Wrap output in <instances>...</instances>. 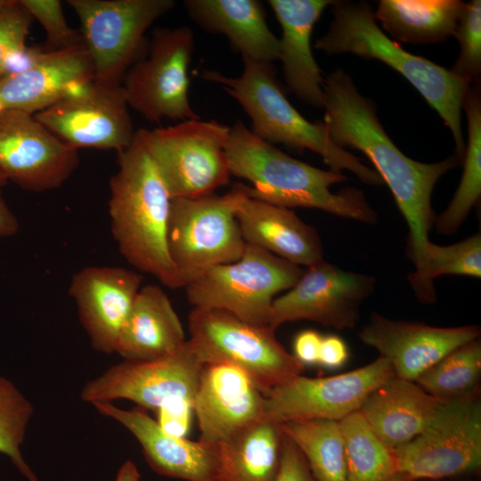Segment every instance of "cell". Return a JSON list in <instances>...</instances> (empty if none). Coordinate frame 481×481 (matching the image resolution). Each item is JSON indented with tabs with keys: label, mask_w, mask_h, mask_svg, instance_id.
I'll return each instance as SVG.
<instances>
[{
	"label": "cell",
	"mask_w": 481,
	"mask_h": 481,
	"mask_svg": "<svg viewBox=\"0 0 481 481\" xmlns=\"http://www.w3.org/2000/svg\"><path fill=\"white\" fill-rule=\"evenodd\" d=\"M331 0H269L281 28L279 59L288 89L306 104L323 108V80L311 45L314 24Z\"/></svg>",
	"instance_id": "cb8c5ba5"
},
{
	"label": "cell",
	"mask_w": 481,
	"mask_h": 481,
	"mask_svg": "<svg viewBox=\"0 0 481 481\" xmlns=\"http://www.w3.org/2000/svg\"><path fill=\"white\" fill-rule=\"evenodd\" d=\"M322 124L340 148L362 151L389 187L409 229L407 255L415 266L408 276L415 292L425 288L428 234L435 213L431 196L437 181L456 167V153L435 163H422L404 154L383 128L374 102L363 96L351 76L337 69L324 77Z\"/></svg>",
	"instance_id": "6da1fadb"
},
{
	"label": "cell",
	"mask_w": 481,
	"mask_h": 481,
	"mask_svg": "<svg viewBox=\"0 0 481 481\" xmlns=\"http://www.w3.org/2000/svg\"><path fill=\"white\" fill-rule=\"evenodd\" d=\"M193 412L200 440L216 445L265 419V395L239 368L206 363L201 369Z\"/></svg>",
	"instance_id": "d6986e66"
},
{
	"label": "cell",
	"mask_w": 481,
	"mask_h": 481,
	"mask_svg": "<svg viewBox=\"0 0 481 481\" xmlns=\"http://www.w3.org/2000/svg\"><path fill=\"white\" fill-rule=\"evenodd\" d=\"M188 330L205 364L224 363L239 368L265 395L305 370L268 325L250 323L219 309L193 307Z\"/></svg>",
	"instance_id": "8992f818"
},
{
	"label": "cell",
	"mask_w": 481,
	"mask_h": 481,
	"mask_svg": "<svg viewBox=\"0 0 481 481\" xmlns=\"http://www.w3.org/2000/svg\"><path fill=\"white\" fill-rule=\"evenodd\" d=\"M237 190L172 199L167 244L183 288L208 270L238 260L246 242L236 215Z\"/></svg>",
	"instance_id": "ba28073f"
},
{
	"label": "cell",
	"mask_w": 481,
	"mask_h": 481,
	"mask_svg": "<svg viewBox=\"0 0 481 481\" xmlns=\"http://www.w3.org/2000/svg\"><path fill=\"white\" fill-rule=\"evenodd\" d=\"M225 154L231 175L249 181L250 197L286 208L319 209L365 224H375L376 211L364 192L346 187L332 192L346 177L311 166L256 136L241 121L230 127Z\"/></svg>",
	"instance_id": "3957f363"
},
{
	"label": "cell",
	"mask_w": 481,
	"mask_h": 481,
	"mask_svg": "<svg viewBox=\"0 0 481 481\" xmlns=\"http://www.w3.org/2000/svg\"><path fill=\"white\" fill-rule=\"evenodd\" d=\"M425 285L436 298L434 280L441 275H465L481 277V233L447 246L432 241L427 248Z\"/></svg>",
	"instance_id": "e575fe53"
},
{
	"label": "cell",
	"mask_w": 481,
	"mask_h": 481,
	"mask_svg": "<svg viewBox=\"0 0 481 481\" xmlns=\"http://www.w3.org/2000/svg\"><path fill=\"white\" fill-rule=\"evenodd\" d=\"M481 375L479 338L454 349L414 381L428 394L449 400L477 390Z\"/></svg>",
	"instance_id": "d6a6232c"
},
{
	"label": "cell",
	"mask_w": 481,
	"mask_h": 481,
	"mask_svg": "<svg viewBox=\"0 0 481 481\" xmlns=\"http://www.w3.org/2000/svg\"><path fill=\"white\" fill-rule=\"evenodd\" d=\"M322 338V336L314 330L298 332L293 341L292 355L304 366L318 364Z\"/></svg>",
	"instance_id": "ab89813d"
},
{
	"label": "cell",
	"mask_w": 481,
	"mask_h": 481,
	"mask_svg": "<svg viewBox=\"0 0 481 481\" xmlns=\"http://www.w3.org/2000/svg\"><path fill=\"white\" fill-rule=\"evenodd\" d=\"M187 341L167 293L155 284L140 289L120 331L116 353L125 361H148L170 355Z\"/></svg>",
	"instance_id": "4316f807"
},
{
	"label": "cell",
	"mask_w": 481,
	"mask_h": 481,
	"mask_svg": "<svg viewBox=\"0 0 481 481\" xmlns=\"http://www.w3.org/2000/svg\"><path fill=\"white\" fill-rule=\"evenodd\" d=\"M343 437L346 481H387L397 474L393 449L371 430L357 411L338 421Z\"/></svg>",
	"instance_id": "1f68e13d"
},
{
	"label": "cell",
	"mask_w": 481,
	"mask_h": 481,
	"mask_svg": "<svg viewBox=\"0 0 481 481\" xmlns=\"http://www.w3.org/2000/svg\"><path fill=\"white\" fill-rule=\"evenodd\" d=\"M194 35L187 26L155 29L147 54L121 82L128 106L151 122L200 119L189 100Z\"/></svg>",
	"instance_id": "7c38bea8"
},
{
	"label": "cell",
	"mask_w": 481,
	"mask_h": 481,
	"mask_svg": "<svg viewBox=\"0 0 481 481\" xmlns=\"http://www.w3.org/2000/svg\"><path fill=\"white\" fill-rule=\"evenodd\" d=\"M462 110L468 121V143L463 156L460 184L447 208L435 218L434 225L442 235L456 232L481 195V98L479 88L467 91Z\"/></svg>",
	"instance_id": "f546056e"
},
{
	"label": "cell",
	"mask_w": 481,
	"mask_h": 481,
	"mask_svg": "<svg viewBox=\"0 0 481 481\" xmlns=\"http://www.w3.org/2000/svg\"><path fill=\"white\" fill-rule=\"evenodd\" d=\"M5 109H4V106L3 104V102H2V99H1V94H0V112L4 111Z\"/></svg>",
	"instance_id": "7dc6e473"
},
{
	"label": "cell",
	"mask_w": 481,
	"mask_h": 481,
	"mask_svg": "<svg viewBox=\"0 0 481 481\" xmlns=\"http://www.w3.org/2000/svg\"><path fill=\"white\" fill-rule=\"evenodd\" d=\"M33 413L32 404L10 379L0 376V453L7 456L29 481L37 478L25 461L20 446Z\"/></svg>",
	"instance_id": "836d02e7"
},
{
	"label": "cell",
	"mask_w": 481,
	"mask_h": 481,
	"mask_svg": "<svg viewBox=\"0 0 481 481\" xmlns=\"http://www.w3.org/2000/svg\"><path fill=\"white\" fill-rule=\"evenodd\" d=\"M453 36L460 44L459 56L450 69L472 83L481 71V2L464 3Z\"/></svg>",
	"instance_id": "d590c367"
},
{
	"label": "cell",
	"mask_w": 481,
	"mask_h": 481,
	"mask_svg": "<svg viewBox=\"0 0 481 481\" xmlns=\"http://www.w3.org/2000/svg\"><path fill=\"white\" fill-rule=\"evenodd\" d=\"M115 481H141L136 465L130 460L126 461L118 469Z\"/></svg>",
	"instance_id": "ee69618b"
},
{
	"label": "cell",
	"mask_w": 481,
	"mask_h": 481,
	"mask_svg": "<svg viewBox=\"0 0 481 481\" xmlns=\"http://www.w3.org/2000/svg\"><path fill=\"white\" fill-rule=\"evenodd\" d=\"M443 401L416 382L394 376L371 391L358 412L375 435L395 449L426 428Z\"/></svg>",
	"instance_id": "484cf974"
},
{
	"label": "cell",
	"mask_w": 481,
	"mask_h": 481,
	"mask_svg": "<svg viewBox=\"0 0 481 481\" xmlns=\"http://www.w3.org/2000/svg\"><path fill=\"white\" fill-rule=\"evenodd\" d=\"M394 376L391 364L381 356L330 377L298 375L265 395V417L280 424L315 419L339 421L357 412L371 391Z\"/></svg>",
	"instance_id": "5bb4252c"
},
{
	"label": "cell",
	"mask_w": 481,
	"mask_h": 481,
	"mask_svg": "<svg viewBox=\"0 0 481 481\" xmlns=\"http://www.w3.org/2000/svg\"><path fill=\"white\" fill-rule=\"evenodd\" d=\"M79 164L78 150L36 119L33 114L0 112V170L25 191L41 192L61 187Z\"/></svg>",
	"instance_id": "2e32d148"
},
{
	"label": "cell",
	"mask_w": 481,
	"mask_h": 481,
	"mask_svg": "<svg viewBox=\"0 0 481 481\" xmlns=\"http://www.w3.org/2000/svg\"><path fill=\"white\" fill-rule=\"evenodd\" d=\"M92 404L132 433L148 464L159 475L186 481H216L215 445L167 434L141 407L124 410L110 402Z\"/></svg>",
	"instance_id": "7402d4cb"
},
{
	"label": "cell",
	"mask_w": 481,
	"mask_h": 481,
	"mask_svg": "<svg viewBox=\"0 0 481 481\" xmlns=\"http://www.w3.org/2000/svg\"><path fill=\"white\" fill-rule=\"evenodd\" d=\"M44 50L27 45L12 50L5 57L3 65V77L20 74L31 68Z\"/></svg>",
	"instance_id": "b9f144b4"
},
{
	"label": "cell",
	"mask_w": 481,
	"mask_h": 481,
	"mask_svg": "<svg viewBox=\"0 0 481 481\" xmlns=\"http://www.w3.org/2000/svg\"><path fill=\"white\" fill-rule=\"evenodd\" d=\"M463 6L460 0H380L374 15L397 40L432 44L453 35Z\"/></svg>",
	"instance_id": "f1b7e54d"
},
{
	"label": "cell",
	"mask_w": 481,
	"mask_h": 481,
	"mask_svg": "<svg viewBox=\"0 0 481 481\" xmlns=\"http://www.w3.org/2000/svg\"><path fill=\"white\" fill-rule=\"evenodd\" d=\"M128 107L121 85L94 80L83 94L62 99L34 117L77 150H114L118 153L135 134Z\"/></svg>",
	"instance_id": "e0dca14e"
},
{
	"label": "cell",
	"mask_w": 481,
	"mask_h": 481,
	"mask_svg": "<svg viewBox=\"0 0 481 481\" xmlns=\"http://www.w3.org/2000/svg\"><path fill=\"white\" fill-rule=\"evenodd\" d=\"M387 481H412L408 477L397 473L394 475L391 478H389Z\"/></svg>",
	"instance_id": "f6af8a7d"
},
{
	"label": "cell",
	"mask_w": 481,
	"mask_h": 481,
	"mask_svg": "<svg viewBox=\"0 0 481 481\" xmlns=\"http://www.w3.org/2000/svg\"><path fill=\"white\" fill-rule=\"evenodd\" d=\"M331 12L333 19L328 31L315 41L314 48L327 54L348 53L366 60L377 59L403 75L450 129L456 155L462 160L466 144L461 110L471 83L450 69L404 50L380 29L368 3L335 1Z\"/></svg>",
	"instance_id": "277c9868"
},
{
	"label": "cell",
	"mask_w": 481,
	"mask_h": 481,
	"mask_svg": "<svg viewBox=\"0 0 481 481\" xmlns=\"http://www.w3.org/2000/svg\"><path fill=\"white\" fill-rule=\"evenodd\" d=\"M11 2V0H0V12Z\"/></svg>",
	"instance_id": "bcb514c9"
},
{
	"label": "cell",
	"mask_w": 481,
	"mask_h": 481,
	"mask_svg": "<svg viewBox=\"0 0 481 481\" xmlns=\"http://www.w3.org/2000/svg\"><path fill=\"white\" fill-rule=\"evenodd\" d=\"M183 6L203 29L226 37L243 61H278L279 38L269 29L260 1L185 0Z\"/></svg>",
	"instance_id": "d4e9b609"
},
{
	"label": "cell",
	"mask_w": 481,
	"mask_h": 481,
	"mask_svg": "<svg viewBox=\"0 0 481 481\" xmlns=\"http://www.w3.org/2000/svg\"><path fill=\"white\" fill-rule=\"evenodd\" d=\"M393 451L397 473L412 481L477 471L481 465L478 391L444 400L426 428Z\"/></svg>",
	"instance_id": "8fae6325"
},
{
	"label": "cell",
	"mask_w": 481,
	"mask_h": 481,
	"mask_svg": "<svg viewBox=\"0 0 481 481\" xmlns=\"http://www.w3.org/2000/svg\"><path fill=\"white\" fill-rule=\"evenodd\" d=\"M7 182V178L0 170V238L16 234L20 227L17 216L11 210L3 195Z\"/></svg>",
	"instance_id": "7bdbcfd3"
},
{
	"label": "cell",
	"mask_w": 481,
	"mask_h": 481,
	"mask_svg": "<svg viewBox=\"0 0 481 481\" xmlns=\"http://www.w3.org/2000/svg\"><path fill=\"white\" fill-rule=\"evenodd\" d=\"M94 80V68L85 46L43 52L24 72L0 79L5 110L30 114L57 102L83 94Z\"/></svg>",
	"instance_id": "44dd1931"
},
{
	"label": "cell",
	"mask_w": 481,
	"mask_h": 481,
	"mask_svg": "<svg viewBox=\"0 0 481 481\" xmlns=\"http://www.w3.org/2000/svg\"><path fill=\"white\" fill-rule=\"evenodd\" d=\"M349 356L346 342L337 335L322 336L318 364L328 369L342 367Z\"/></svg>",
	"instance_id": "60d3db41"
},
{
	"label": "cell",
	"mask_w": 481,
	"mask_h": 481,
	"mask_svg": "<svg viewBox=\"0 0 481 481\" xmlns=\"http://www.w3.org/2000/svg\"><path fill=\"white\" fill-rule=\"evenodd\" d=\"M303 273L300 266L246 244L238 260L208 270L184 288L193 307L219 309L269 326L275 296L291 289Z\"/></svg>",
	"instance_id": "52a82bcc"
},
{
	"label": "cell",
	"mask_w": 481,
	"mask_h": 481,
	"mask_svg": "<svg viewBox=\"0 0 481 481\" xmlns=\"http://www.w3.org/2000/svg\"><path fill=\"white\" fill-rule=\"evenodd\" d=\"M33 17L20 0L11 2L0 12V79L6 55L26 45Z\"/></svg>",
	"instance_id": "74e56055"
},
{
	"label": "cell",
	"mask_w": 481,
	"mask_h": 481,
	"mask_svg": "<svg viewBox=\"0 0 481 481\" xmlns=\"http://www.w3.org/2000/svg\"><path fill=\"white\" fill-rule=\"evenodd\" d=\"M283 436L280 423L265 418L215 445L216 481H275Z\"/></svg>",
	"instance_id": "83f0119b"
},
{
	"label": "cell",
	"mask_w": 481,
	"mask_h": 481,
	"mask_svg": "<svg viewBox=\"0 0 481 481\" xmlns=\"http://www.w3.org/2000/svg\"><path fill=\"white\" fill-rule=\"evenodd\" d=\"M143 279L136 271L107 265L86 266L72 276L69 294L94 349L116 353L120 331Z\"/></svg>",
	"instance_id": "ffe728a7"
},
{
	"label": "cell",
	"mask_w": 481,
	"mask_h": 481,
	"mask_svg": "<svg viewBox=\"0 0 481 481\" xmlns=\"http://www.w3.org/2000/svg\"><path fill=\"white\" fill-rule=\"evenodd\" d=\"M235 215L247 244L261 248L293 265L309 267L323 260V248L315 228L289 208L248 195L237 183Z\"/></svg>",
	"instance_id": "603a6c76"
},
{
	"label": "cell",
	"mask_w": 481,
	"mask_h": 481,
	"mask_svg": "<svg viewBox=\"0 0 481 481\" xmlns=\"http://www.w3.org/2000/svg\"><path fill=\"white\" fill-rule=\"evenodd\" d=\"M142 132L172 199L209 195L230 181V126L200 118Z\"/></svg>",
	"instance_id": "9c48e42d"
},
{
	"label": "cell",
	"mask_w": 481,
	"mask_h": 481,
	"mask_svg": "<svg viewBox=\"0 0 481 481\" xmlns=\"http://www.w3.org/2000/svg\"><path fill=\"white\" fill-rule=\"evenodd\" d=\"M204 362L191 339L175 352L148 361H125L86 383L81 399L88 403L126 399L156 412L173 405L193 406Z\"/></svg>",
	"instance_id": "4fadbf2b"
},
{
	"label": "cell",
	"mask_w": 481,
	"mask_h": 481,
	"mask_svg": "<svg viewBox=\"0 0 481 481\" xmlns=\"http://www.w3.org/2000/svg\"><path fill=\"white\" fill-rule=\"evenodd\" d=\"M118 164L110 180L108 211L119 252L133 267L164 286L183 288L167 244L172 198L148 151L142 129L118 153Z\"/></svg>",
	"instance_id": "7a4b0ae2"
},
{
	"label": "cell",
	"mask_w": 481,
	"mask_h": 481,
	"mask_svg": "<svg viewBox=\"0 0 481 481\" xmlns=\"http://www.w3.org/2000/svg\"><path fill=\"white\" fill-rule=\"evenodd\" d=\"M358 336L389 362L395 377L415 381L449 353L479 338L480 327H436L373 312Z\"/></svg>",
	"instance_id": "ac0fdd59"
},
{
	"label": "cell",
	"mask_w": 481,
	"mask_h": 481,
	"mask_svg": "<svg viewBox=\"0 0 481 481\" xmlns=\"http://www.w3.org/2000/svg\"><path fill=\"white\" fill-rule=\"evenodd\" d=\"M81 24L94 80L121 85L145 53L148 29L174 6L173 0H68Z\"/></svg>",
	"instance_id": "30bf717a"
},
{
	"label": "cell",
	"mask_w": 481,
	"mask_h": 481,
	"mask_svg": "<svg viewBox=\"0 0 481 481\" xmlns=\"http://www.w3.org/2000/svg\"><path fill=\"white\" fill-rule=\"evenodd\" d=\"M283 435L281 467L275 481H316L302 452Z\"/></svg>",
	"instance_id": "f35d334b"
},
{
	"label": "cell",
	"mask_w": 481,
	"mask_h": 481,
	"mask_svg": "<svg viewBox=\"0 0 481 481\" xmlns=\"http://www.w3.org/2000/svg\"><path fill=\"white\" fill-rule=\"evenodd\" d=\"M240 76L232 77L203 69L201 77L222 86L241 106L251 120V132L260 139L282 143L297 150H309L320 155L330 170H348L363 183H384L379 174L348 151L336 145L322 122L312 123L288 101L276 80L271 64L243 61Z\"/></svg>",
	"instance_id": "5b68a950"
},
{
	"label": "cell",
	"mask_w": 481,
	"mask_h": 481,
	"mask_svg": "<svg viewBox=\"0 0 481 481\" xmlns=\"http://www.w3.org/2000/svg\"><path fill=\"white\" fill-rule=\"evenodd\" d=\"M33 19L39 21L45 31V52H53L84 45L80 31L73 29L66 21L61 3L58 0H20Z\"/></svg>",
	"instance_id": "8d00e7d4"
},
{
	"label": "cell",
	"mask_w": 481,
	"mask_h": 481,
	"mask_svg": "<svg viewBox=\"0 0 481 481\" xmlns=\"http://www.w3.org/2000/svg\"><path fill=\"white\" fill-rule=\"evenodd\" d=\"M281 425L284 434L302 452L316 481H346L345 449L338 421L315 419Z\"/></svg>",
	"instance_id": "4dcf8cb0"
},
{
	"label": "cell",
	"mask_w": 481,
	"mask_h": 481,
	"mask_svg": "<svg viewBox=\"0 0 481 481\" xmlns=\"http://www.w3.org/2000/svg\"><path fill=\"white\" fill-rule=\"evenodd\" d=\"M375 277L322 260L304 270L297 283L272 305L269 326L306 320L336 330L353 329L361 305L373 293Z\"/></svg>",
	"instance_id": "9a60e30c"
}]
</instances>
